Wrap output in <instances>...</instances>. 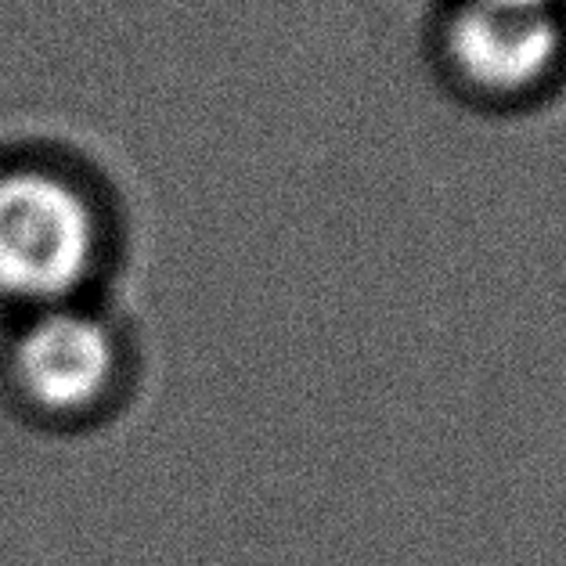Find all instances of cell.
I'll list each match as a JSON object with an SVG mask.
<instances>
[{"label": "cell", "mask_w": 566, "mask_h": 566, "mask_svg": "<svg viewBox=\"0 0 566 566\" xmlns=\"http://www.w3.org/2000/svg\"><path fill=\"white\" fill-rule=\"evenodd\" d=\"M108 260V213L80 174L0 163V303L15 314L84 300Z\"/></svg>", "instance_id": "cell-1"}, {"label": "cell", "mask_w": 566, "mask_h": 566, "mask_svg": "<svg viewBox=\"0 0 566 566\" xmlns=\"http://www.w3.org/2000/svg\"><path fill=\"white\" fill-rule=\"evenodd\" d=\"M116 325L84 300L19 314L4 350L11 397L48 422H76L102 411L123 382Z\"/></svg>", "instance_id": "cell-2"}, {"label": "cell", "mask_w": 566, "mask_h": 566, "mask_svg": "<svg viewBox=\"0 0 566 566\" xmlns=\"http://www.w3.org/2000/svg\"><path fill=\"white\" fill-rule=\"evenodd\" d=\"M563 36L552 0H462L444 25V54L462 84L509 98L545 84Z\"/></svg>", "instance_id": "cell-3"}, {"label": "cell", "mask_w": 566, "mask_h": 566, "mask_svg": "<svg viewBox=\"0 0 566 566\" xmlns=\"http://www.w3.org/2000/svg\"><path fill=\"white\" fill-rule=\"evenodd\" d=\"M552 4H556V0H552Z\"/></svg>", "instance_id": "cell-4"}]
</instances>
